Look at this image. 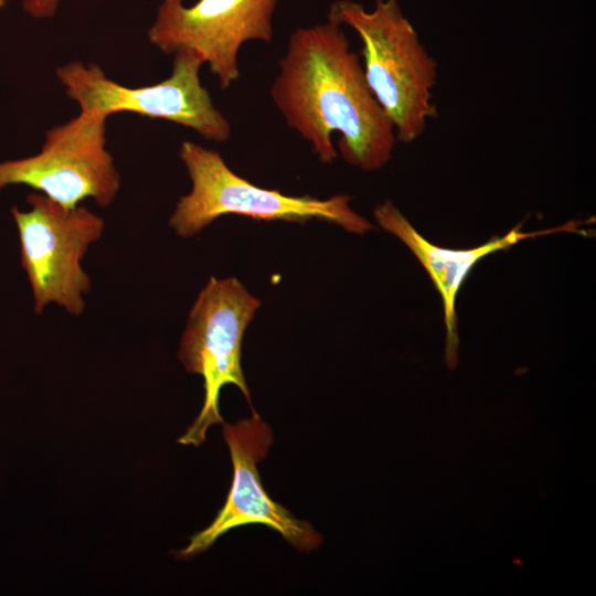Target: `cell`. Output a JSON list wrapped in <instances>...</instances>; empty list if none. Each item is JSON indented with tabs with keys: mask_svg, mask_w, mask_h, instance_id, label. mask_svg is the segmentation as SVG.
Segmentation results:
<instances>
[{
	"mask_svg": "<svg viewBox=\"0 0 596 596\" xmlns=\"http://www.w3.org/2000/svg\"><path fill=\"white\" fill-rule=\"evenodd\" d=\"M270 97L287 126L319 161L375 171L397 142L393 124L373 95L342 25L327 20L288 38Z\"/></svg>",
	"mask_w": 596,
	"mask_h": 596,
	"instance_id": "6da1fadb",
	"label": "cell"
},
{
	"mask_svg": "<svg viewBox=\"0 0 596 596\" xmlns=\"http://www.w3.org/2000/svg\"><path fill=\"white\" fill-rule=\"evenodd\" d=\"M327 20L359 35L366 82L393 124L396 140L411 143L419 138L437 115V63L397 0H375L371 11L352 0H337Z\"/></svg>",
	"mask_w": 596,
	"mask_h": 596,
	"instance_id": "7a4b0ae2",
	"label": "cell"
},
{
	"mask_svg": "<svg viewBox=\"0 0 596 596\" xmlns=\"http://www.w3.org/2000/svg\"><path fill=\"white\" fill-rule=\"evenodd\" d=\"M179 157L192 183L169 219L170 227L180 237H193L226 214L300 224L320 220L359 235L374 230L372 223L352 210V196L348 194L317 199L260 188L231 170L220 152L189 140L181 143Z\"/></svg>",
	"mask_w": 596,
	"mask_h": 596,
	"instance_id": "3957f363",
	"label": "cell"
},
{
	"mask_svg": "<svg viewBox=\"0 0 596 596\" xmlns=\"http://www.w3.org/2000/svg\"><path fill=\"white\" fill-rule=\"evenodd\" d=\"M259 307L260 301L237 278L211 277L200 291L189 312L178 358L189 373L203 379L204 401L179 444L200 446L210 427L224 423L220 392L227 384L236 385L253 409L241 354L244 332Z\"/></svg>",
	"mask_w": 596,
	"mask_h": 596,
	"instance_id": "277c9868",
	"label": "cell"
},
{
	"mask_svg": "<svg viewBox=\"0 0 596 596\" xmlns=\"http://www.w3.org/2000/svg\"><path fill=\"white\" fill-rule=\"evenodd\" d=\"M203 64L199 53L178 51L166 79L138 87L124 86L107 77L97 64L79 61L57 67L56 76L81 111L107 117L115 113H136L184 126L209 141L225 142L232 127L201 83Z\"/></svg>",
	"mask_w": 596,
	"mask_h": 596,
	"instance_id": "5b68a950",
	"label": "cell"
},
{
	"mask_svg": "<svg viewBox=\"0 0 596 596\" xmlns=\"http://www.w3.org/2000/svg\"><path fill=\"white\" fill-rule=\"evenodd\" d=\"M29 211L17 206L11 214L20 240L21 267L32 290L34 311L41 315L55 304L72 316H81L91 278L82 267L92 244L105 230L104 220L83 205L63 207L42 193L26 196Z\"/></svg>",
	"mask_w": 596,
	"mask_h": 596,
	"instance_id": "8992f818",
	"label": "cell"
},
{
	"mask_svg": "<svg viewBox=\"0 0 596 596\" xmlns=\"http://www.w3.org/2000/svg\"><path fill=\"white\" fill-rule=\"evenodd\" d=\"M107 116L81 111L46 131L38 155L0 162V190L24 184L66 209L87 198L110 205L120 189V174L106 149Z\"/></svg>",
	"mask_w": 596,
	"mask_h": 596,
	"instance_id": "52a82bcc",
	"label": "cell"
},
{
	"mask_svg": "<svg viewBox=\"0 0 596 596\" xmlns=\"http://www.w3.org/2000/svg\"><path fill=\"white\" fill-rule=\"evenodd\" d=\"M278 0H162L148 30L160 51L199 53L222 89L241 76L238 54L249 41L272 43Z\"/></svg>",
	"mask_w": 596,
	"mask_h": 596,
	"instance_id": "ba28073f",
	"label": "cell"
},
{
	"mask_svg": "<svg viewBox=\"0 0 596 596\" xmlns=\"http://www.w3.org/2000/svg\"><path fill=\"white\" fill-rule=\"evenodd\" d=\"M223 437L233 464V480L224 505L212 523L191 536L175 553L178 558L193 557L207 550L224 533L247 524H263L278 532L301 552L317 550L322 536L313 526L297 519L264 490L257 465L273 445V430L255 409L248 418L223 423Z\"/></svg>",
	"mask_w": 596,
	"mask_h": 596,
	"instance_id": "9c48e42d",
	"label": "cell"
},
{
	"mask_svg": "<svg viewBox=\"0 0 596 596\" xmlns=\"http://www.w3.org/2000/svg\"><path fill=\"white\" fill-rule=\"evenodd\" d=\"M373 215L383 230L396 236L412 251L438 290L443 300L446 326L445 360L451 369L457 364L459 347L455 301L462 283L477 262L493 252L507 249L525 238L555 232L576 231L573 222L556 228L533 233H524L519 227H514L504 236L493 237L478 247L448 249L432 244L424 238L389 200L377 204Z\"/></svg>",
	"mask_w": 596,
	"mask_h": 596,
	"instance_id": "30bf717a",
	"label": "cell"
},
{
	"mask_svg": "<svg viewBox=\"0 0 596 596\" xmlns=\"http://www.w3.org/2000/svg\"><path fill=\"white\" fill-rule=\"evenodd\" d=\"M60 0H23L24 10L34 18L53 17Z\"/></svg>",
	"mask_w": 596,
	"mask_h": 596,
	"instance_id": "8fae6325",
	"label": "cell"
},
{
	"mask_svg": "<svg viewBox=\"0 0 596 596\" xmlns=\"http://www.w3.org/2000/svg\"><path fill=\"white\" fill-rule=\"evenodd\" d=\"M9 0H0V9L3 8Z\"/></svg>",
	"mask_w": 596,
	"mask_h": 596,
	"instance_id": "7c38bea8",
	"label": "cell"
}]
</instances>
